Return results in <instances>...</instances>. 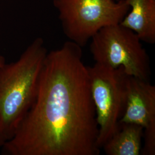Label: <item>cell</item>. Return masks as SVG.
<instances>
[{"mask_svg": "<svg viewBox=\"0 0 155 155\" xmlns=\"http://www.w3.org/2000/svg\"><path fill=\"white\" fill-rule=\"evenodd\" d=\"M98 125L88 67L71 41L47 53L36 99L13 137L8 155H99Z\"/></svg>", "mask_w": 155, "mask_h": 155, "instance_id": "1", "label": "cell"}, {"mask_svg": "<svg viewBox=\"0 0 155 155\" xmlns=\"http://www.w3.org/2000/svg\"><path fill=\"white\" fill-rule=\"evenodd\" d=\"M47 53L43 40L38 38L17 61L0 66V121L8 141L36 99Z\"/></svg>", "mask_w": 155, "mask_h": 155, "instance_id": "2", "label": "cell"}, {"mask_svg": "<svg viewBox=\"0 0 155 155\" xmlns=\"http://www.w3.org/2000/svg\"><path fill=\"white\" fill-rule=\"evenodd\" d=\"M67 38L81 47L101 29L120 24L129 7L125 0H53Z\"/></svg>", "mask_w": 155, "mask_h": 155, "instance_id": "3", "label": "cell"}, {"mask_svg": "<svg viewBox=\"0 0 155 155\" xmlns=\"http://www.w3.org/2000/svg\"><path fill=\"white\" fill-rule=\"evenodd\" d=\"M90 51L95 63L150 81L149 55L137 35L120 24L101 29L91 39Z\"/></svg>", "mask_w": 155, "mask_h": 155, "instance_id": "4", "label": "cell"}, {"mask_svg": "<svg viewBox=\"0 0 155 155\" xmlns=\"http://www.w3.org/2000/svg\"><path fill=\"white\" fill-rule=\"evenodd\" d=\"M88 71L99 129L97 145L101 149L119 127L124 108L123 68L95 63L88 67Z\"/></svg>", "mask_w": 155, "mask_h": 155, "instance_id": "5", "label": "cell"}, {"mask_svg": "<svg viewBox=\"0 0 155 155\" xmlns=\"http://www.w3.org/2000/svg\"><path fill=\"white\" fill-rule=\"evenodd\" d=\"M122 86L124 108L119 122L139 125L144 130H155V86L150 81L128 75L123 70Z\"/></svg>", "mask_w": 155, "mask_h": 155, "instance_id": "6", "label": "cell"}, {"mask_svg": "<svg viewBox=\"0 0 155 155\" xmlns=\"http://www.w3.org/2000/svg\"><path fill=\"white\" fill-rule=\"evenodd\" d=\"M129 9L120 24L132 30L141 41L155 43V0H125Z\"/></svg>", "mask_w": 155, "mask_h": 155, "instance_id": "7", "label": "cell"}, {"mask_svg": "<svg viewBox=\"0 0 155 155\" xmlns=\"http://www.w3.org/2000/svg\"><path fill=\"white\" fill-rule=\"evenodd\" d=\"M144 129L134 124L120 123L119 127L102 147L107 155H140Z\"/></svg>", "mask_w": 155, "mask_h": 155, "instance_id": "8", "label": "cell"}, {"mask_svg": "<svg viewBox=\"0 0 155 155\" xmlns=\"http://www.w3.org/2000/svg\"><path fill=\"white\" fill-rule=\"evenodd\" d=\"M5 61V59L3 56L0 55V66L4 64ZM8 141V139L6 136L4 132V130L2 127V125L0 121V147H2L3 145L5 144Z\"/></svg>", "mask_w": 155, "mask_h": 155, "instance_id": "9", "label": "cell"}, {"mask_svg": "<svg viewBox=\"0 0 155 155\" xmlns=\"http://www.w3.org/2000/svg\"><path fill=\"white\" fill-rule=\"evenodd\" d=\"M116 1H120V0H116Z\"/></svg>", "mask_w": 155, "mask_h": 155, "instance_id": "10", "label": "cell"}]
</instances>
